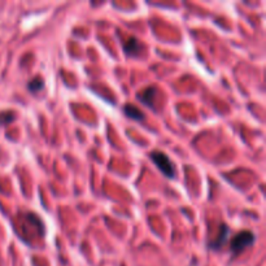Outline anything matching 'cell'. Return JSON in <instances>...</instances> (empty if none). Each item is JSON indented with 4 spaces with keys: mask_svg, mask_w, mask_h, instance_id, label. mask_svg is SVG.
Wrapping results in <instances>:
<instances>
[{
    "mask_svg": "<svg viewBox=\"0 0 266 266\" xmlns=\"http://www.w3.org/2000/svg\"><path fill=\"white\" fill-rule=\"evenodd\" d=\"M227 236H228V227L226 226V225H222L220 230V235L217 236V239L213 240L212 243L209 244V247L212 248V249H221V248L224 247V244L226 243Z\"/></svg>",
    "mask_w": 266,
    "mask_h": 266,
    "instance_id": "4",
    "label": "cell"
},
{
    "mask_svg": "<svg viewBox=\"0 0 266 266\" xmlns=\"http://www.w3.org/2000/svg\"><path fill=\"white\" fill-rule=\"evenodd\" d=\"M123 110H125V113L127 117L133 118L135 121H142V120H144V113H143L138 106L133 105V104H126Z\"/></svg>",
    "mask_w": 266,
    "mask_h": 266,
    "instance_id": "6",
    "label": "cell"
},
{
    "mask_svg": "<svg viewBox=\"0 0 266 266\" xmlns=\"http://www.w3.org/2000/svg\"><path fill=\"white\" fill-rule=\"evenodd\" d=\"M255 243V235L251 231H240L239 234H236L232 238L231 243H230V249L232 253L239 255L240 252H243L244 249L252 244Z\"/></svg>",
    "mask_w": 266,
    "mask_h": 266,
    "instance_id": "2",
    "label": "cell"
},
{
    "mask_svg": "<svg viewBox=\"0 0 266 266\" xmlns=\"http://www.w3.org/2000/svg\"><path fill=\"white\" fill-rule=\"evenodd\" d=\"M125 51L127 55H131V56H138L142 51V44L141 42L138 41L137 38H131L127 39V42L125 43Z\"/></svg>",
    "mask_w": 266,
    "mask_h": 266,
    "instance_id": "5",
    "label": "cell"
},
{
    "mask_svg": "<svg viewBox=\"0 0 266 266\" xmlns=\"http://www.w3.org/2000/svg\"><path fill=\"white\" fill-rule=\"evenodd\" d=\"M151 160H152L155 165L159 167V170L163 173L166 178H174L175 170L174 165L170 161V159L165 155L164 152H160V151H153L149 155Z\"/></svg>",
    "mask_w": 266,
    "mask_h": 266,
    "instance_id": "1",
    "label": "cell"
},
{
    "mask_svg": "<svg viewBox=\"0 0 266 266\" xmlns=\"http://www.w3.org/2000/svg\"><path fill=\"white\" fill-rule=\"evenodd\" d=\"M15 120V113L13 112H8V113H1L0 114V123L1 125H5V123H9Z\"/></svg>",
    "mask_w": 266,
    "mask_h": 266,
    "instance_id": "8",
    "label": "cell"
},
{
    "mask_svg": "<svg viewBox=\"0 0 266 266\" xmlns=\"http://www.w3.org/2000/svg\"><path fill=\"white\" fill-rule=\"evenodd\" d=\"M27 87L31 92H37L41 91L43 87H44V81H43L42 77H35L34 80H31L27 84Z\"/></svg>",
    "mask_w": 266,
    "mask_h": 266,
    "instance_id": "7",
    "label": "cell"
},
{
    "mask_svg": "<svg viewBox=\"0 0 266 266\" xmlns=\"http://www.w3.org/2000/svg\"><path fill=\"white\" fill-rule=\"evenodd\" d=\"M157 96V91L155 87H148L143 90L142 92H139V95H138V99L141 100L142 103L144 104V105L149 106V108H152L155 105V100H156Z\"/></svg>",
    "mask_w": 266,
    "mask_h": 266,
    "instance_id": "3",
    "label": "cell"
}]
</instances>
